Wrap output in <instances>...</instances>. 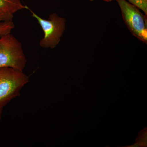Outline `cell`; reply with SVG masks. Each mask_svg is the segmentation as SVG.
Here are the masks:
<instances>
[{"instance_id":"6da1fadb","label":"cell","mask_w":147,"mask_h":147,"mask_svg":"<svg viewBox=\"0 0 147 147\" xmlns=\"http://www.w3.org/2000/svg\"><path fill=\"white\" fill-rule=\"evenodd\" d=\"M27 63L21 42L11 33L0 35V69L23 71Z\"/></svg>"},{"instance_id":"7a4b0ae2","label":"cell","mask_w":147,"mask_h":147,"mask_svg":"<svg viewBox=\"0 0 147 147\" xmlns=\"http://www.w3.org/2000/svg\"><path fill=\"white\" fill-rule=\"evenodd\" d=\"M29 82L24 71L11 68L0 69V108L18 97Z\"/></svg>"},{"instance_id":"3957f363","label":"cell","mask_w":147,"mask_h":147,"mask_svg":"<svg viewBox=\"0 0 147 147\" xmlns=\"http://www.w3.org/2000/svg\"><path fill=\"white\" fill-rule=\"evenodd\" d=\"M28 9L31 12L32 17L38 22L44 34L40 41V46L45 49H54L59 43L65 31L66 20L55 13H51L48 19H44L30 8Z\"/></svg>"},{"instance_id":"277c9868","label":"cell","mask_w":147,"mask_h":147,"mask_svg":"<svg viewBox=\"0 0 147 147\" xmlns=\"http://www.w3.org/2000/svg\"><path fill=\"white\" fill-rule=\"evenodd\" d=\"M120 8L122 16L129 30L144 43H147V18L133 5L126 0H116Z\"/></svg>"},{"instance_id":"5b68a950","label":"cell","mask_w":147,"mask_h":147,"mask_svg":"<svg viewBox=\"0 0 147 147\" xmlns=\"http://www.w3.org/2000/svg\"><path fill=\"white\" fill-rule=\"evenodd\" d=\"M29 8L22 3L21 0H0V11L12 15L19 11Z\"/></svg>"},{"instance_id":"8992f818","label":"cell","mask_w":147,"mask_h":147,"mask_svg":"<svg viewBox=\"0 0 147 147\" xmlns=\"http://www.w3.org/2000/svg\"><path fill=\"white\" fill-rule=\"evenodd\" d=\"M15 26L13 21L3 22L0 24V35L10 33Z\"/></svg>"},{"instance_id":"52a82bcc","label":"cell","mask_w":147,"mask_h":147,"mask_svg":"<svg viewBox=\"0 0 147 147\" xmlns=\"http://www.w3.org/2000/svg\"><path fill=\"white\" fill-rule=\"evenodd\" d=\"M129 3L137 7L147 15V0H126Z\"/></svg>"},{"instance_id":"ba28073f","label":"cell","mask_w":147,"mask_h":147,"mask_svg":"<svg viewBox=\"0 0 147 147\" xmlns=\"http://www.w3.org/2000/svg\"><path fill=\"white\" fill-rule=\"evenodd\" d=\"M13 15L0 11V24L5 21H12Z\"/></svg>"},{"instance_id":"9c48e42d","label":"cell","mask_w":147,"mask_h":147,"mask_svg":"<svg viewBox=\"0 0 147 147\" xmlns=\"http://www.w3.org/2000/svg\"><path fill=\"white\" fill-rule=\"evenodd\" d=\"M3 110V108H0V120H1V118L2 115Z\"/></svg>"},{"instance_id":"30bf717a","label":"cell","mask_w":147,"mask_h":147,"mask_svg":"<svg viewBox=\"0 0 147 147\" xmlns=\"http://www.w3.org/2000/svg\"><path fill=\"white\" fill-rule=\"evenodd\" d=\"M89 1H94V0H89ZM102 1H104L106 2H110L111 1H113V0H102Z\"/></svg>"},{"instance_id":"8fae6325","label":"cell","mask_w":147,"mask_h":147,"mask_svg":"<svg viewBox=\"0 0 147 147\" xmlns=\"http://www.w3.org/2000/svg\"><path fill=\"white\" fill-rule=\"evenodd\" d=\"M113 1H114V0H113Z\"/></svg>"}]
</instances>
